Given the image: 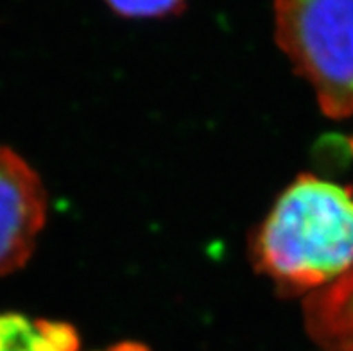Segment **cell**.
Segmentation results:
<instances>
[{
	"label": "cell",
	"mask_w": 353,
	"mask_h": 351,
	"mask_svg": "<svg viewBox=\"0 0 353 351\" xmlns=\"http://www.w3.org/2000/svg\"><path fill=\"white\" fill-rule=\"evenodd\" d=\"M77 346L76 332L68 325L20 314L0 316V351H77Z\"/></svg>",
	"instance_id": "4"
},
{
	"label": "cell",
	"mask_w": 353,
	"mask_h": 351,
	"mask_svg": "<svg viewBox=\"0 0 353 351\" xmlns=\"http://www.w3.org/2000/svg\"><path fill=\"white\" fill-rule=\"evenodd\" d=\"M251 258L287 298L339 280L353 267L352 188L298 176L256 230Z\"/></svg>",
	"instance_id": "1"
},
{
	"label": "cell",
	"mask_w": 353,
	"mask_h": 351,
	"mask_svg": "<svg viewBox=\"0 0 353 351\" xmlns=\"http://www.w3.org/2000/svg\"><path fill=\"white\" fill-rule=\"evenodd\" d=\"M47 217L40 176L13 149L0 146V276L31 258Z\"/></svg>",
	"instance_id": "3"
},
{
	"label": "cell",
	"mask_w": 353,
	"mask_h": 351,
	"mask_svg": "<svg viewBox=\"0 0 353 351\" xmlns=\"http://www.w3.org/2000/svg\"><path fill=\"white\" fill-rule=\"evenodd\" d=\"M274 38L323 113L353 115V0H274Z\"/></svg>",
	"instance_id": "2"
},
{
	"label": "cell",
	"mask_w": 353,
	"mask_h": 351,
	"mask_svg": "<svg viewBox=\"0 0 353 351\" xmlns=\"http://www.w3.org/2000/svg\"><path fill=\"white\" fill-rule=\"evenodd\" d=\"M125 18H163L183 11L187 0H104Z\"/></svg>",
	"instance_id": "5"
}]
</instances>
